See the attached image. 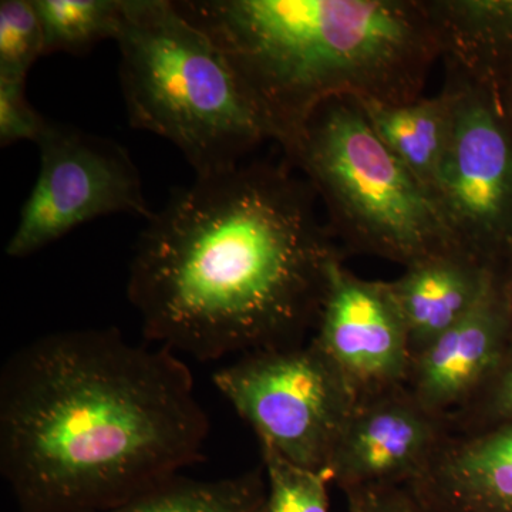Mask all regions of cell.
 Segmentation results:
<instances>
[{"label":"cell","instance_id":"obj_1","mask_svg":"<svg viewBox=\"0 0 512 512\" xmlns=\"http://www.w3.org/2000/svg\"><path fill=\"white\" fill-rule=\"evenodd\" d=\"M286 163L197 175L138 238L127 295L148 342L200 362L303 345L342 249Z\"/></svg>","mask_w":512,"mask_h":512},{"label":"cell","instance_id":"obj_2","mask_svg":"<svg viewBox=\"0 0 512 512\" xmlns=\"http://www.w3.org/2000/svg\"><path fill=\"white\" fill-rule=\"evenodd\" d=\"M190 367L119 329L33 340L0 373V473L22 512H100L202 460Z\"/></svg>","mask_w":512,"mask_h":512},{"label":"cell","instance_id":"obj_3","mask_svg":"<svg viewBox=\"0 0 512 512\" xmlns=\"http://www.w3.org/2000/svg\"><path fill=\"white\" fill-rule=\"evenodd\" d=\"M282 150L325 101L421 99L441 57L427 0H180Z\"/></svg>","mask_w":512,"mask_h":512},{"label":"cell","instance_id":"obj_4","mask_svg":"<svg viewBox=\"0 0 512 512\" xmlns=\"http://www.w3.org/2000/svg\"><path fill=\"white\" fill-rule=\"evenodd\" d=\"M130 126L174 144L195 175L244 163L272 134L231 63L170 0H124L116 39Z\"/></svg>","mask_w":512,"mask_h":512},{"label":"cell","instance_id":"obj_5","mask_svg":"<svg viewBox=\"0 0 512 512\" xmlns=\"http://www.w3.org/2000/svg\"><path fill=\"white\" fill-rule=\"evenodd\" d=\"M282 151L315 191L330 234L346 251L406 268L457 249L429 192L384 146L356 99L320 104Z\"/></svg>","mask_w":512,"mask_h":512},{"label":"cell","instance_id":"obj_6","mask_svg":"<svg viewBox=\"0 0 512 512\" xmlns=\"http://www.w3.org/2000/svg\"><path fill=\"white\" fill-rule=\"evenodd\" d=\"M212 382L259 446L326 476L357 402L312 342L237 357Z\"/></svg>","mask_w":512,"mask_h":512},{"label":"cell","instance_id":"obj_7","mask_svg":"<svg viewBox=\"0 0 512 512\" xmlns=\"http://www.w3.org/2000/svg\"><path fill=\"white\" fill-rule=\"evenodd\" d=\"M453 134L431 198L454 247L500 272L512 254V138L503 101L446 64Z\"/></svg>","mask_w":512,"mask_h":512},{"label":"cell","instance_id":"obj_8","mask_svg":"<svg viewBox=\"0 0 512 512\" xmlns=\"http://www.w3.org/2000/svg\"><path fill=\"white\" fill-rule=\"evenodd\" d=\"M36 144L39 175L6 245L10 258L35 254L106 215L153 217L138 168L121 144L53 121Z\"/></svg>","mask_w":512,"mask_h":512},{"label":"cell","instance_id":"obj_9","mask_svg":"<svg viewBox=\"0 0 512 512\" xmlns=\"http://www.w3.org/2000/svg\"><path fill=\"white\" fill-rule=\"evenodd\" d=\"M313 345L365 402L407 384L409 336L389 281L360 278L336 256L330 264Z\"/></svg>","mask_w":512,"mask_h":512},{"label":"cell","instance_id":"obj_10","mask_svg":"<svg viewBox=\"0 0 512 512\" xmlns=\"http://www.w3.org/2000/svg\"><path fill=\"white\" fill-rule=\"evenodd\" d=\"M446 420L424 409L406 386L356 404L326 471L340 490L407 484L446 434Z\"/></svg>","mask_w":512,"mask_h":512},{"label":"cell","instance_id":"obj_11","mask_svg":"<svg viewBox=\"0 0 512 512\" xmlns=\"http://www.w3.org/2000/svg\"><path fill=\"white\" fill-rule=\"evenodd\" d=\"M511 340L512 306L497 272L476 306L414 357L406 387L446 419L487 382Z\"/></svg>","mask_w":512,"mask_h":512},{"label":"cell","instance_id":"obj_12","mask_svg":"<svg viewBox=\"0 0 512 512\" xmlns=\"http://www.w3.org/2000/svg\"><path fill=\"white\" fill-rule=\"evenodd\" d=\"M409 488L426 512H512V424L446 431Z\"/></svg>","mask_w":512,"mask_h":512},{"label":"cell","instance_id":"obj_13","mask_svg":"<svg viewBox=\"0 0 512 512\" xmlns=\"http://www.w3.org/2000/svg\"><path fill=\"white\" fill-rule=\"evenodd\" d=\"M497 274L458 249L437 252L406 266L389 281L409 336L412 362L480 301Z\"/></svg>","mask_w":512,"mask_h":512},{"label":"cell","instance_id":"obj_14","mask_svg":"<svg viewBox=\"0 0 512 512\" xmlns=\"http://www.w3.org/2000/svg\"><path fill=\"white\" fill-rule=\"evenodd\" d=\"M441 57L503 100L512 89V0H427Z\"/></svg>","mask_w":512,"mask_h":512},{"label":"cell","instance_id":"obj_15","mask_svg":"<svg viewBox=\"0 0 512 512\" xmlns=\"http://www.w3.org/2000/svg\"><path fill=\"white\" fill-rule=\"evenodd\" d=\"M370 126L394 157L431 197V188L446 157L454 114L457 87L446 74L439 94L421 97L409 103L390 104L375 100H357Z\"/></svg>","mask_w":512,"mask_h":512},{"label":"cell","instance_id":"obj_16","mask_svg":"<svg viewBox=\"0 0 512 512\" xmlns=\"http://www.w3.org/2000/svg\"><path fill=\"white\" fill-rule=\"evenodd\" d=\"M264 466L220 480L175 476L127 503L100 512H262Z\"/></svg>","mask_w":512,"mask_h":512},{"label":"cell","instance_id":"obj_17","mask_svg":"<svg viewBox=\"0 0 512 512\" xmlns=\"http://www.w3.org/2000/svg\"><path fill=\"white\" fill-rule=\"evenodd\" d=\"M45 39V55H83L103 40H116L124 0H32Z\"/></svg>","mask_w":512,"mask_h":512},{"label":"cell","instance_id":"obj_18","mask_svg":"<svg viewBox=\"0 0 512 512\" xmlns=\"http://www.w3.org/2000/svg\"><path fill=\"white\" fill-rule=\"evenodd\" d=\"M266 495L262 512H330L329 478L289 463L268 447H261Z\"/></svg>","mask_w":512,"mask_h":512},{"label":"cell","instance_id":"obj_19","mask_svg":"<svg viewBox=\"0 0 512 512\" xmlns=\"http://www.w3.org/2000/svg\"><path fill=\"white\" fill-rule=\"evenodd\" d=\"M45 55L42 25L32 0L0 2V77L26 79Z\"/></svg>","mask_w":512,"mask_h":512},{"label":"cell","instance_id":"obj_20","mask_svg":"<svg viewBox=\"0 0 512 512\" xmlns=\"http://www.w3.org/2000/svg\"><path fill=\"white\" fill-rule=\"evenodd\" d=\"M448 431L471 433L512 424V340L487 382L446 417Z\"/></svg>","mask_w":512,"mask_h":512},{"label":"cell","instance_id":"obj_21","mask_svg":"<svg viewBox=\"0 0 512 512\" xmlns=\"http://www.w3.org/2000/svg\"><path fill=\"white\" fill-rule=\"evenodd\" d=\"M47 123L26 97V79L0 77V146L25 140L36 143Z\"/></svg>","mask_w":512,"mask_h":512},{"label":"cell","instance_id":"obj_22","mask_svg":"<svg viewBox=\"0 0 512 512\" xmlns=\"http://www.w3.org/2000/svg\"><path fill=\"white\" fill-rule=\"evenodd\" d=\"M348 512H426L404 484L343 491Z\"/></svg>","mask_w":512,"mask_h":512},{"label":"cell","instance_id":"obj_23","mask_svg":"<svg viewBox=\"0 0 512 512\" xmlns=\"http://www.w3.org/2000/svg\"><path fill=\"white\" fill-rule=\"evenodd\" d=\"M498 274L501 275V279H503V284L505 291H507L508 298H510L511 306H512V254L508 261L505 262L504 268L501 269Z\"/></svg>","mask_w":512,"mask_h":512},{"label":"cell","instance_id":"obj_24","mask_svg":"<svg viewBox=\"0 0 512 512\" xmlns=\"http://www.w3.org/2000/svg\"><path fill=\"white\" fill-rule=\"evenodd\" d=\"M501 101H503L505 119H507L508 128H510V134L512 138V89L510 92L505 94L503 100Z\"/></svg>","mask_w":512,"mask_h":512}]
</instances>
